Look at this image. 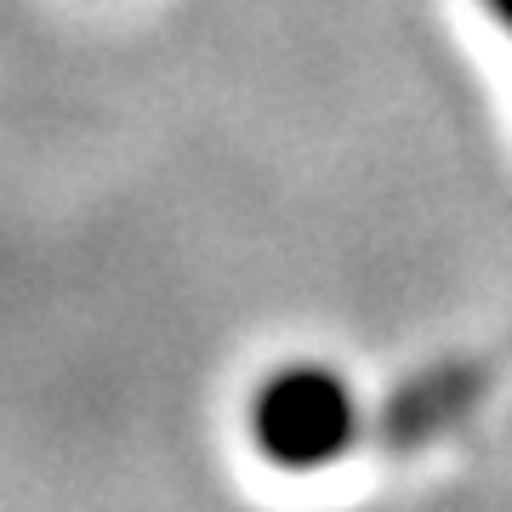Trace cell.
Listing matches in <instances>:
<instances>
[{
	"instance_id": "1",
	"label": "cell",
	"mask_w": 512,
	"mask_h": 512,
	"mask_svg": "<svg viewBox=\"0 0 512 512\" xmlns=\"http://www.w3.org/2000/svg\"><path fill=\"white\" fill-rule=\"evenodd\" d=\"M245 439L274 473H330L365 439V404L325 359H285L245 399Z\"/></svg>"
},
{
	"instance_id": "2",
	"label": "cell",
	"mask_w": 512,
	"mask_h": 512,
	"mask_svg": "<svg viewBox=\"0 0 512 512\" xmlns=\"http://www.w3.org/2000/svg\"><path fill=\"white\" fill-rule=\"evenodd\" d=\"M478 399V376L473 370H421L399 387V399L387 404V421H382V439L393 450H421V444L444 439Z\"/></svg>"
},
{
	"instance_id": "3",
	"label": "cell",
	"mask_w": 512,
	"mask_h": 512,
	"mask_svg": "<svg viewBox=\"0 0 512 512\" xmlns=\"http://www.w3.org/2000/svg\"><path fill=\"white\" fill-rule=\"evenodd\" d=\"M478 6L490 12V23H495V29H507V35H512V0H478Z\"/></svg>"
}]
</instances>
